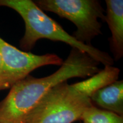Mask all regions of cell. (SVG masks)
<instances>
[{
  "label": "cell",
  "mask_w": 123,
  "mask_h": 123,
  "mask_svg": "<svg viewBox=\"0 0 123 123\" xmlns=\"http://www.w3.org/2000/svg\"><path fill=\"white\" fill-rule=\"evenodd\" d=\"M99 63L87 53L72 49L60 68L49 76L28 75L16 82L0 105V123H25L27 116L55 86L73 78H84L99 71Z\"/></svg>",
  "instance_id": "1"
},
{
  "label": "cell",
  "mask_w": 123,
  "mask_h": 123,
  "mask_svg": "<svg viewBox=\"0 0 123 123\" xmlns=\"http://www.w3.org/2000/svg\"><path fill=\"white\" fill-rule=\"evenodd\" d=\"M13 9L22 18L25 31L20 41V47L26 51L31 50L38 40L61 41L87 53L104 66H113L114 62L110 54L92 46L86 45L75 39L60 25L51 18L31 0H0V7Z\"/></svg>",
  "instance_id": "2"
},
{
  "label": "cell",
  "mask_w": 123,
  "mask_h": 123,
  "mask_svg": "<svg viewBox=\"0 0 123 123\" xmlns=\"http://www.w3.org/2000/svg\"><path fill=\"white\" fill-rule=\"evenodd\" d=\"M93 105L91 97L79 82H63L55 86L27 116L25 123H73L80 120L87 108Z\"/></svg>",
  "instance_id": "3"
},
{
  "label": "cell",
  "mask_w": 123,
  "mask_h": 123,
  "mask_svg": "<svg viewBox=\"0 0 123 123\" xmlns=\"http://www.w3.org/2000/svg\"><path fill=\"white\" fill-rule=\"evenodd\" d=\"M35 4L43 11L52 12L66 18L76 26L73 37L79 42L92 46V40L100 35L105 13L96 0H36Z\"/></svg>",
  "instance_id": "4"
},
{
  "label": "cell",
  "mask_w": 123,
  "mask_h": 123,
  "mask_svg": "<svg viewBox=\"0 0 123 123\" xmlns=\"http://www.w3.org/2000/svg\"><path fill=\"white\" fill-rule=\"evenodd\" d=\"M0 54L3 62V74L17 76L22 79L31 72L47 65L61 66L63 59L55 54L37 55L23 51L0 37Z\"/></svg>",
  "instance_id": "5"
},
{
  "label": "cell",
  "mask_w": 123,
  "mask_h": 123,
  "mask_svg": "<svg viewBox=\"0 0 123 123\" xmlns=\"http://www.w3.org/2000/svg\"><path fill=\"white\" fill-rule=\"evenodd\" d=\"M105 21L111 33V50L115 60L123 56V1L106 0Z\"/></svg>",
  "instance_id": "6"
},
{
  "label": "cell",
  "mask_w": 123,
  "mask_h": 123,
  "mask_svg": "<svg viewBox=\"0 0 123 123\" xmlns=\"http://www.w3.org/2000/svg\"><path fill=\"white\" fill-rule=\"evenodd\" d=\"M91 100L101 110L123 117V80H116L96 91Z\"/></svg>",
  "instance_id": "7"
},
{
  "label": "cell",
  "mask_w": 123,
  "mask_h": 123,
  "mask_svg": "<svg viewBox=\"0 0 123 123\" xmlns=\"http://www.w3.org/2000/svg\"><path fill=\"white\" fill-rule=\"evenodd\" d=\"M80 120L85 123H123V117L92 105L84 112Z\"/></svg>",
  "instance_id": "8"
},
{
  "label": "cell",
  "mask_w": 123,
  "mask_h": 123,
  "mask_svg": "<svg viewBox=\"0 0 123 123\" xmlns=\"http://www.w3.org/2000/svg\"><path fill=\"white\" fill-rule=\"evenodd\" d=\"M21 80L17 76L7 74L0 75V91L11 88L15 83Z\"/></svg>",
  "instance_id": "9"
},
{
  "label": "cell",
  "mask_w": 123,
  "mask_h": 123,
  "mask_svg": "<svg viewBox=\"0 0 123 123\" xmlns=\"http://www.w3.org/2000/svg\"><path fill=\"white\" fill-rule=\"evenodd\" d=\"M3 75V62L0 54V75Z\"/></svg>",
  "instance_id": "10"
},
{
  "label": "cell",
  "mask_w": 123,
  "mask_h": 123,
  "mask_svg": "<svg viewBox=\"0 0 123 123\" xmlns=\"http://www.w3.org/2000/svg\"><path fill=\"white\" fill-rule=\"evenodd\" d=\"M80 123H84V122H81Z\"/></svg>",
  "instance_id": "11"
},
{
  "label": "cell",
  "mask_w": 123,
  "mask_h": 123,
  "mask_svg": "<svg viewBox=\"0 0 123 123\" xmlns=\"http://www.w3.org/2000/svg\"><path fill=\"white\" fill-rule=\"evenodd\" d=\"M0 105H1V102H0Z\"/></svg>",
  "instance_id": "12"
}]
</instances>
